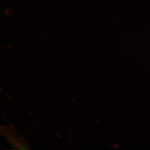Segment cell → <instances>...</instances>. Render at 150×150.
Wrapping results in <instances>:
<instances>
[]
</instances>
